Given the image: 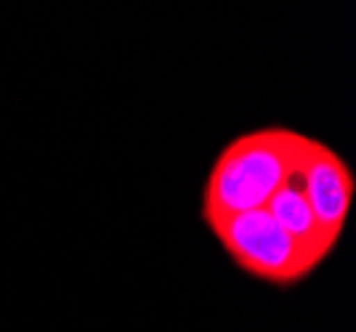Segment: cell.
Listing matches in <instances>:
<instances>
[{"label": "cell", "mask_w": 356, "mask_h": 332, "mask_svg": "<svg viewBox=\"0 0 356 332\" xmlns=\"http://www.w3.org/2000/svg\"><path fill=\"white\" fill-rule=\"evenodd\" d=\"M306 136L290 128H261L237 136L210 167L202 215L205 221L261 210L293 179Z\"/></svg>", "instance_id": "6da1fadb"}, {"label": "cell", "mask_w": 356, "mask_h": 332, "mask_svg": "<svg viewBox=\"0 0 356 332\" xmlns=\"http://www.w3.org/2000/svg\"><path fill=\"white\" fill-rule=\"evenodd\" d=\"M208 226L239 269L271 285H296L322 263L293 240L266 208L216 218Z\"/></svg>", "instance_id": "7a4b0ae2"}, {"label": "cell", "mask_w": 356, "mask_h": 332, "mask_svg": "<svg viewBox=\"0 0 356 332\" xmlns=\"http://www.w3.org/2000/svg\"><path fill=\"white\" fill-rule=\"evenodd\" d=\"M296 179L312 205L322 234L338 244L356 192L354 173L348 163L332 147L306 136L303 154L296 167Z\"/></svg>", "instance_id": "3957f363"}, {"label": "cell", "mask_w": 356, "mask_h": 332, "mask_svg": "<svg viewBox=\"0 0 356 332\" xmlns=\"http://www.w3.org/2000/svg\"><path fill=\"white\" fill-rule=\"evenodd\" d=\"M266 210L271 213V218L293 240L300 242L306 250H312L319 260H325L327 253L335 247V242L327 240L325 234H322V229H319V224H316V215H314L312 205H309V199L303 194L300 183H298L296 173H293V179L284 183L277 194L268 199Z\"/></svg>", "instance_id": "277c9868"}]
</instances>
